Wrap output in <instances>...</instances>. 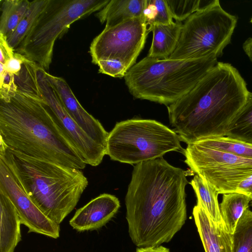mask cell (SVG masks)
I'll return each mask as SVG.
<instances>
[{
    "label": "cell",
    "instance_id": "cell-18",
    "mask_svg": "<svg viewBox=\"0 0 252 252\" xmlns=\"http://www.w3.org/2000/svg\"><path fill=\"white\" fill-rule=\"evenodd\" d=\"M183 23L175 21L168 25H154L148 28L153 34L148 57L157 59H168L178 42Z\"/></svg>",
    "mask_w": 252,
    "mask_h": 252
},
{
    "label": "cell",
    "instance_id": "cell-30",
    "mask_svg": "<svg viewBox=\"0 0 252 252\" xmlns=\"http://www.w3.org/2000/svg\"><path fill=\"white\" fill-rule=\"evenodd\" d=\"M25 58L24 56L15 52L14 56L3 64L5 70L14 75H17L22 69Z\"/></svg>",
    "mask_w": 252,
    "mask_h": 252
},
{
    "label": "cell",
    "instance_id": "cell-8",
    "mask_svg": "<svg viewBox=\"0 0 252 252\" xmlns=\"http://www.w3.org/2000/svg\"><path fill=\"white\" fill-rule=\"evenodd\" d=\"M237 18L225 11L220 1H210L183 23L176 48L168 59H197L223 54L230 43Z\"/></svg>",
    "mask_w": 252,
    "mask_h": 252
},
{
    "label": "cell",
    "instance_id": "cell-16",
    "mask_svg": "<svg viewBox=\"0 0 252 252\" xmlns=\"http://www.w3.org/2000/svg\"><path fill=\"white\" fill-rule=\"evenodd\" d=\"M0 252H14L21 240V220L17 210L0 189Z\"/></svg>",
    "mask_w": 252,
    "mask_h": 252
},
{
    "label": "cell",
    "instance_id": "cell-32",
    "mask_svg": "<svg viewBox=\"0 0 252 252\" xmlns=\"http://www.w3.org/2000/svg\"><path fill=\"white\" fill-rule=\"evenodd\" d=\"M236 192L248 195L252 201V176L242 181L239 185Z\"/></svg>",
    "mask_w": 252,
    "mask_h": 252
},
{
    "label": "cell",
    "instance_id": "cell-14",
    "mask_svg": "<svg viewBox=\"0 0 252 252\" xmlns=\"http://www.w3.org/2000/svg\"><path fill=\"white\" fill-rule=\"evenodd\" d=\"M120 207V201L115 196L101 194L78 209L69 224L79 232L98 229L115 216Z\"/></svg>",
    "mask_w": 252,
    "mask_h": 252
},
{
    "label": "cell",
    "instance_id": "cell-9",
    "mask_svg": "<svg viewBox=\"0 0 252 252\" xmlns=\"http://www.w3.org/2000/svg\"><path fill=\"white\" fill-rule=\"evenodd\" d=\"M190 170L213 186L219 194L236 192L239 185L252 176V159L204 146L198 141L184 150Z\"/></svg>",
    "mask_w": 252,
    "mask_h": 252
},
{
    "label": "cell",
    "instance_id": "cell-23",
    "mask_svg": "<svg viewBox=\"0 0 252 252\" xmlns=\"http://www.w3.org/2000/svg\"><path fill=\"white\" fill-rule=\"evenodd\" d=\"M226 136L252 145V93L231 123Z\"/></svg>",
    "mask_w": 252,
    "mask_h": 252
},
{
    "label": "cell",
    "instance_id": "cell-5",
    "mask_svg": "<svg viewBox=\"0 0 252 252\" xmlns=\"http://www.w3.org/2000/svg\"><path fill=\"white\" fill-rule=\"evenodd\" d=\"M212 55L197 59H157L146 57L124 78L135 98L169 106L189 92L218 63Z\"/></svg>",
    "mask_w": 252,
    "mask_h": 252
},
{
    "label": "cell",
    "instance_id": "cell-15",
    "mask_svg": "<svg viewBox=\"0 0 252 252\" xmlns=\"http://www.w3.org/2000/svg\"><path fill=\"white\" fill-rule=\"evenodd\" d=\"M192 215L205 252H234L233 234L223 222H215L198 204L194 207Z\"/></svg>",
    "mask_w": 252,
    "mask_h": 252
},
{
    "label": "cell",
    "instance_id": "cell-31",
    "mask_svg": "<svg viewBox=\"0 0 252 252\" xmlns=\"http://www.w3.org/2000/svg\"><path fill=\"white\" fill-rule=\"evenodd\" d=\"M0 63L5 64L6 61L14 55V50L9 46L6 36L0 33Z\"/></svg>",
    "mask_w": 252,
    "mask_h": 252
},
{
    "label": "cell",
    "instance_id": "cell-6",
    "mask_svg": "<svg viewBox=\"0 0 252 252\" xmlns=\"http://www.w3.org/2000/svg\"><path fill=\"white\" fill-rule=\"evenodd\" d=\"M110 0H49L31 30L14 52L46 71L52 63L56 40L77 20L99 11Z\"/></svg>",
    "mask_w": 252,
    "mask_h": 252
},
{
    "label": "cell",
    "instance_id": "cell-3",
    "mask_svg": "<svg viewBox=\"0 0 252 252\" xmlns=\"http://www.w3.org/2000/svg\"><path fill=\"white\" fill-rule=\"evenodd\" d=\"M0 142L26 155L83 169L86 164L59 126L40 92L17 87L0 98Z\"/></svg>",
    "mask_w": 252,
    "mask_h": 252
},
{
    "label": "cell",
    "instance_id": "cell-26",
    "mask_svg": "<svg viewBox=\"0 0 252 252\" xmlns=\"http://www.w3.org/2000/svg\"><path fill=\"white\" fill-rule=\"evenodd\" d=\"M143 16L148 29L154 25H168L174 22L166 0H147Z\"/></svg>",
    "mask_w": 252,
    "mask_h": 252
},
{
    "label": "cell",
    "instance_id": "cell-28",
    "mask_svg": "<svg viewBox=\"0 0 252 252\" xmlns=\"http://www.w3.org/2000/svg\"><path fill=\"white\" fill-rule=\"evenodd\" d=\"M100 73L113 77H125L128 70L120 62L112 60H102L97 63Z\"/></svg>",
    "mask_w": 252,
    "mask_h": 252
},
{
    "label": "cell",
    "instance_id": "cell-10",
    "mask_svg": "<svg viewBox=\"0 0 252 252\" xmlns=\"http://www.w3.org/2000/svg\"><path fill=\"white\" fill-rule=\"evenodd\" d=\"M149 32L143 15L105 27L90 45L92 62L96 64L102 60H114L128 70L135 64Z\"/></svg>",
    "mask_w": 252,
    "mask_h": 252
},
{
    "label": "cell",
    "instance_id": "cell-29",
    "mask_svg": "<svg viewBox=\"0 0 252 252\" xmlns=\"http://www.w3.org/2000/svg\"><path fill=\"white\" fill-rule=\"evenodd\" d=\"M0 98L8 96L17 89L14 75L5 70L3 64L0 63Z\"/></svg>",
    "mask_w": 252,
    "mask_h": 252
},
{
    "label": "cell",
    "instance_id": "cell-13",
    "mask_svg": "<svg viewBox=\"0 0 252 252\" xmlns=\"http://www.w3.org/2000/svg\"><path fill=\"white\" fill-rule=\"evenodd\" d=\"M48 80L54 87L63 106L70 116L94 141L106 148L109 133L100 122L80 104L66 81L46 72Z\"/></svg>",
    "mask_w": 252,
    "mask_h": 252
},
{
    "label": "cell",
    "instance_id": "cell-22",
    "mask_svg": "<svg viewBox=\"0 0 252 252\" xmlns=\"http://www.w3.org/2000/svg\"><path fill=\"white\" fill-rule=\"evenodd\" d=\"M31 1L28 0H1L0 33L7 36L18 26L29 7Z\"/></svg>",
    "mask_w": 252,
    "mask_h": 252
},
{
    "label": "cell",
    "instance_id": "cell-27",
    "mask_svg": "<svg viewBox=\"0 0 252 252\" xmlns=\"http://www.w3.org/2000/svg\"><path fill=\"white\" fill-rule=\"evenodd\" d=\"M172 16L175 21L187 20L207 4L202 5L200 0H166Z\"/></svg>",
    "mask_w": 252,
    "mask_h": 252
},
{
    "label": "cell",
    "instance_id": "cell-34",
    "mask_svg": "<svg viewBox=\"0 0 252 252\" xmlns=\"http://www.w3.org/2000/svg\"><path fill=\"white\" fill-rule=\"evenodd\" d=\"M243 49L252 62V37L248 38L243 43Z\"/></svg>",
    "mask_w": 252,
    "mask_h": 252
},
{
    "label": "cell",
    "instance_id": "cell-19",
    "mask_svg": "<svg viewBox=\"0 0 252 252\" xmlns=\"http://www.w3.org/2000/svg\"><path fill=\"white\" fill-rule=\"evenodd\" d=\"M251 199L247 195L233 192L223 194L220 205L222 220L227 230L233 234L244 211L249 208Z\"/></svg>",
    "mask_w": 252,
    "mask_h": 252
},
{
    "label": "cell",
    "instance_id": "cell-17",
    "mask_svg": "<svg viewBox=\"0 0 252 252\" xmlns=\"http://www.w3.org/2000/svg\"><path fill=\"white\" fill-rule=\"evenodd\" d=\"M147 0H111L95 16L106 28L118 25L144 15Z\"/></svg>",
    "mask_w": 252,
    "mask_h": 252
},
{
    "label": "cell",
    "instance_id": "cell-25",
    "mask_svg": "<svg viewBox=\"0 0 252 252\" xmlns=\"http://www.w3.org/2000/svg\"><path fill=\"white\" fill-rule=\"evenodd\" d=\"M234 252H252V211L246 210L233 233Z\"/></svg>",
    "mask_w": 252,
    "mask_h": 252
},
{
    "label": "cell",
    "instance_id": "cell-7",
    "mask_svg": "<svg viewBox=\"0 0 252 252\" xmlns=\"http://www.w3.org/2000/svg\"><path fill=\"white\" fill-rule=\"evenodd\" d=\"M175 131L154 120L134 119L117 123L109 133L106 155L130 164L162 158L182 149Z\"/></svg>",
    "mask_w": 252,
    "mask_h": 252
},
{
    "label": "cell",
    "instance_id": "cell-4",
    "mask_svg": "<svg viewBox=\"0 0 252 252\" xmlns=\"http://www.w3.org/2000/svg\"><path fill=\"white\" fill-rule=\"evenodd\" d=\"M0 159L32 202L58 224L74 209L88 185L80 169L26 155L1 142Z\"/></svg>",
    "mask_w": 252,
    "mask_h": 252
},
{
    "label": "cell",
    "instance_id": "cell-11",
    "mask_svg": "<svg viewBox=\"0 0 252 252\" xmlns=\"http://www.w3.org/2000/svg\"><path fill=\"white\" fill-rule=\"evenodd\" d=\"M45 70L37 66L36 78L40 92L59 126L69 139L86 164L99 165L106 155V148L91 138L70 116L63 106Z\"/></svg>",
    "mask_w": 252,
    "mask_h": 252
},
{
    "label": "cell",
    "instance_id": "cell-35",
    "mask_svg": "<svg viewBox=\"0 0 252 252\" xmlns=\"http://www.w3.org/2000/svg\"><path fill=\"white\" fill-rule=\"evenodd\" d=\"M250 22L251 23H252V18H251Z\"/></svg>",
    "mask_w": 252,
    "mask_h": 252
},
{
    "label": "cell",
    "instance_id": "cell-2",
    "mask_svg": "<svg viewBox=\"0 0 252 252\" xmlns=\"http://www.w3.org/2000/svg\"><path fill=\"white\" fill-rule=\"evenodd\" d=\"M249 93L238 70L218 62L189 92L167 106L170 124L187 144L224 136Z\"/></svg>",
    "mask_w": 252,
    "mask_h": 252
},
{
    "label": "cell",
    "instance_id": "cell-33",
    "mask_svg": "<svg viewBox=\"0 0 252 252\" xmlns=\"http://www.w3.org/2000/svg\"><path fill=\"white\" fill-rule=\"evenodd\" d=\"M135 252H170L169 249L162 246L137 248Z\"/></svg>",
    "mask_w": 252,
    "mask_h": 252
},
{
    "label": "cell",
    "instance_id": "cell-21",
    "mask_svg": "<svg viewBox=\"0 0 252 252\" xmlns=\"http://www.w3.org/2000/svg\"><path fill=\"white\" fill-rule=\"evenodd\" d=\"M49 0H34L15 29L6 36L9 46L15 51L31 30Z\"/></svg>",
    "mask_w": 252,
    "mask_h": 252
},
{
    "label": "cell",
    "instance_id": "cell-24",
    "mask_svg": "<svg viewBox=\"0 0 252 252\" xmlns=\"http://www.w3.org/2000/svg\"><path fill=\"white\" fill-rule=\"evenodd\" d=\"M200 144L235 156L252 159V145L226 136L200 139Z\"/></svg>",
    "mask_w": 252,
    "mask_h": 252
},
{
    "label": "cell",
    "instance_id": "cell-1",
    "mask_svg": "<svg viewBox=\"0 0 252 252\" xmlns=\"http://www.w3.org/2000/svg\"><path fill=\"white\" fill-rule=\"evenodd\" d=\"M186 172L162 158L133 168L125 197L129 237L137 248L170 241L187 218Z\"/></svg>",
    "mask_w": 252,
    "mask_h": 252
},
{
    "label": "cell",
    "instance_id": "cell-20",
    "mask_svg": "<svg viewBox=\"0 0 252 252\" xmlns=\"http://www.w3.org/2000/svg\"><path fill=\"white\" fill-rule=\"evenodd\" d=\"M197 197V204L200 206L213 221L223 222L220 213L217 190L204 179L196 174L190 182Z\"/></svg>",
    "mask_w": 252,
    "mask_h": 252
},
{
    "label": "cell",
    "instance_id": "cell-12",
    "mask_svg": "<svg viewBox=\"0 0 252 252\" xmlns=\"http://www.w3.org/2000/svg\"><path fill=\"white\" fill-rule=\"evenodd\" d=\"M0 189L15 206L21 224L28 228V233L34 232L54 239L60 237V224L48 218L32 202L1 159Z\"/></svg>",
    "mask_w": 252,
    "mask_h": 252
}]
</instances>
